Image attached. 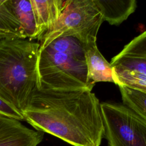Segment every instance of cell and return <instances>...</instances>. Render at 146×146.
<instances>
[{
    "label": "cell",
    "mask_w": 146,
    "mask_h": 146,
    "mask_svg": "<svg viewBox=\"0 0 146 146\" xmlns=\"http://www.w3.org/2000/svg\"><path fill=\"white\" fill-rule=\"evenodd\" d=\"M27 39L8 0H0V39Z\"/></svg>",
    "instance_id": "8fae6325"
},
{
    "label": "cell",
    "mask_w": 146,
    "mask_h": 146,
    "mask_svg": "<svg viewBox=\"0 0 146 146\" xmlns=\"http://www.w3.org/2000/svg\"><path fill=\"white\" fill-rule=\"evenodd\" d=\"M84 48L88 85L92 88L97 82L115 84L113 67L99 51L96 42L88 44Z\"/></svg>",
    "instance_id": "9c48e42d"
},
{
    "label": "cell",
    "mask_w": 146,
    "mask_h": 146,
    "mask_svg": "<svg viewBox=\"0 0 146 146\" xmlns=\"http://www.w3.org/2000/svg\"><path fill=\"white\" fill-rule=\"evenodd\" d=\"M46 47L54 51L68 54L79 60L85 61V46L78 39L72 36H59Z\"/></svg>",
    "instance_id": "4fadbf2b"
},
{
    "label": "cell",
    "mask_w": 146,
    "mask_h": 146,
    "mask_svg": "<svg viewBox=\"0 0 146 146\" xmlns=\"http://www.w3.org/2000/svg\"><path fill=\"white\" fill-rule=\"evenodd\" d=\"M37 71L39 90L92 89L87 82L85 61L47 47L39 49Z\"/></svg>",
    "instance_id": "3957f363"
},
{
    "label": "cell",
    "mask_w": 146,
    "mask_h": 146,
    "mask_svg": "<svg viewBox=\"0 0 146 146\" xmlns=\"http://www.w3.org/2000/svg\"><path fill=\"white\" fill-rule=\"evenodd\" d=\"M0 115L21 121L25 120L21 112L1 98H0Z\"/></svg>",
    "instance_id": "2e32d148"
},
{
    "label": "cell",
    "mask_w": 146,
    "mask_h": 146,
    "mask_svg": "<svg viewBox=\"0 0 146 146\" xmlns=\"http://www.w3.org/2000/svg\"><path fill=\"white\" fill-rule=\"evenodd\" d=\"M8 3L22 26L27 39H37V29L30 0H8Z\"/></svg>",
    "instance_id": "7c38bea8"
},
{
    "label": "cell",
    "mask_w": 146,
    "mask_h": 146,
    "mask_svg": "<svg viewBox=\"0 0 146 146\" xmlns=\"http://www.w3.org/2000/svg\"><path fill=\"white\" fill-rule=\"evenodd\" d=\"M118 86L123 104L146 120V92L123 85Z\"/></svg>",
    "instance_id": "5bb4252c"
},
{
    "label": "cell",
    "mask_w": 146,
    "mask_h": 146,
    "mask_svg": "<svg viewBox=\"0 0 146 146\" xmlns=\"http://www.w3.org/2000/svg\"><path fill=\"white\" fill-rule=\"evenodd\" d=\"M103 21V14L94 0H68L56 25L40 40L39 49L63 35L75 37L84 46L96 42Z\"/></svg>",
    "instance_id": "277c9868"
},
{
    "label": "cell",
    "mask_w": 146,
    "mask_h": 146,
    "mask_svg": "<svg viewBox=\"0 0 146 146\" xmlns=\"http://www.w3.org/2000/svg\"><path fill=\"white\" fill-rule=\"evenodd\" d=\"M103 14L104 21L110 25H119L126 20L136 8L135 0H94Z\"/></svg>",
    "instance_id": "30bf717a"
},
{
    "label": "cell",
    "mask_w": 146,
    "mask_h": 146,
    "mask_svg": "<svg viewBox=\"0 0 146 146\" xmlns=\"http://www.w3.org/2000/svg\"><path fill=\"white\" fill-rule=\"evenodd\" d=\"M44 133L21 121L0 115V146H38Z\"/></svg>",
    "instance_id": "8992f818"
},
{
    "label": "cell",
    "mask_w": 146,
    "mask_h": 146,
    "mask_svg": "<svg viewBox=\"0 0 146 146\" xmlns=\"http://www.w3.org/2000/svg\"><path fill=\"white\" fill-rule=\"evenodd\" d=\"M91 90H37L22 112L25 121L73 146H100L104 124L100 103Z\"/></svg>",
    "instance_id": "6da1fadb"
},
{
    "label": "cell",
    "mask_w": 146,
    "mask_h": 146,
    "mask_svg": "<svg viewBox=\"0 0 146 146\" xmlns=\"http://www.w3.org/2000/svg\"><path fill=\"white\" fill-rule=\"evenodd\" d=\"M115 70L136 71L146 74V31L136 36L110 62Z\"/></svg>",
    "instance_id": "52a82bcc"
},
{
    "label": "cell",
    "mask_w": 146,
    "mask_h": 146,
    "mask_svg": "<svg viewBox=\"0 0 146 146\" xmlns=\"http://www.w3.org/2000/svg\"><path fill=\"white\" fill-rule=\"evenodd\" d=\"M108 146H146V120L126 106L100 103Z\"/></svg>",
    "instance_id": "5b68a950"
},
{
    "label": "cell",
    "mask_w": 146,
    "mask_h": 146,
    "mask_svg": "<svg viewBox=\"0 0 146 146\" xmlns=\"http://www.w3.org/2000/svg\"><path fill=\"white\" fill-rule=\"evenodd\" d=\"M39 48L27 39H0V98L21 113L38 90Z\"/></svg>",
    "instance_id": "7a4b0ae2"
},
{
    "label": "cell",
    "mask_w": 146,
    "mask_h": 146,
    "mask_svg": "<svg viewBox=\"0 0 146 146\" xmlns=\"http://www.w3.org/2000/svg\"><path fill=\"white\" fill-rule=\"evenodd\" d=\"M115 84L123 85L146 92V74L136 71L113 68Z\"/></svg>",
    "instance_id": "9a60e30c"
},
{
    "label": "cell",
    "mask_w": 146,
    "mask_h": 146,
    "mask_svg": "<svg viewBox=\"0 0 146 146\" xmlns=\"http://www.w3.org/2000/svg\"><path fill=\"white\" fill-rule=\"evenodd\" d=\"M37 29V40L56 25L68 0H30Z\"/></svg>",
    "instance_id": "ba28073f"
}]
</instances>
